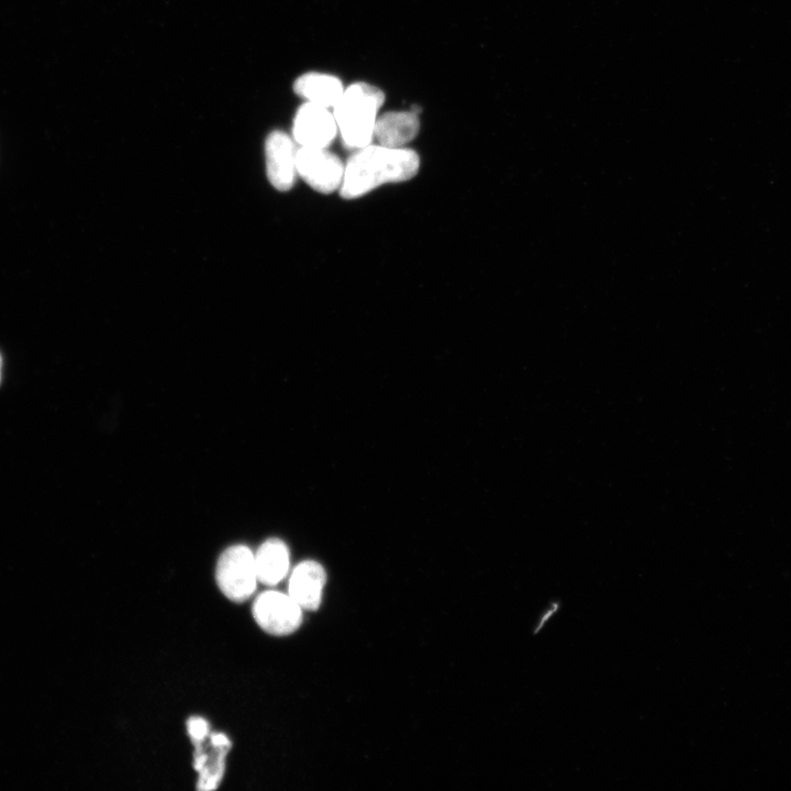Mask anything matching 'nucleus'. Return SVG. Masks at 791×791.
<instances>
[{
	"mask_svg": "<svg viewBox=\"0 0 791 791\" xmlns=\"http://www.w3.org/2000/svg\"><path fill=\"white\" fill-rule=\"evenodd\" d=\"M337 133L333 111L328 108L307 101L298 109L292 134L299 146L326 148Z\"/></svg>",
	"mask_w": 791,
	"mask_h": 791,
	"instance_id": "obj_6",
	"label": "nucleus"
},
{
	"mask_svg": "<svg viewBox=\"0 0 791 791\" xmlns=\"http://www.w3.org/2000/svg\"><path fill=\"white\" fill-rule=\"evenodd\" d=\"M1 370H2V356L0 354V382H1Z\"/></svg>",
	"mask_w": 791,
	"mask_h": 791,
	"instance_id": "obj_13",
	"label": "nucleus"
},
{
	"mask_svg": "<svg viewBox=\"0 0 791 791\" xmlns=\"http://www.w3.org/2000/svg\"><path fill=\"white\" fill-rule=\"evenodd\" d=\"M187 729L191 740L197 745L201 744L209 734L208 722L199 716H192L187 721Z\"/></svg>",
	"mask_w": 791,
	"mask_h": 791,
	"instance_id": "obj_12",
	"label": "nucleus"
},
{
	"mask_svg": "<svg viewBox=\"0 0 791 791\" xmlns=\"http://www.w3.org/2000/svg\"><path fill=\"white\" fill-rule=\"evenodd\" d=\"M345 165L326 148L302 147L297 151V172L314 190L331 193L339 189Z\"/></svg>",
	"mask_w": 791,
	"mask_h": 791,
	"instance_id": "obj_5",
	"label": "nucleus"
},
{
	"mask_svg": "<svg viewBox=\"0 0 791 791\" xmlns=\"http://www.w3.org/2000/svg\"><path fill=\"white\" fill-rule=\"evenodd\" d=\"M215 580L229 600L241 603L249 599L258 582L253 552L245 545L226 548L218 560Z\"/></svg>",
	"mask_w": 791,
	"mask_h": 791,
	"instance_id": "obj_3",
	"label": "nucleus"
},
{
	"mask_svg": "<svg viewBox=\"0 0 791 791\" xmlns=\"http://www.w3.org/2000/svg\"><path fill=\"white\" fill-rule=\"evenodd\" d=\"M420 120L412 111H390L378 116L374 131L377 144L388 147H404L419 133Z\"/></svg>",
	"mask_w": 791,
	"mask_h": 791,
	"instance_id": "obj_9",
	"label": "nucleus"
},
{
	"mask_svg": "<svg viewBox=\"0 0 791 791\" xmlns=\"http://www.w3.org/2000/svg\"><path fill=\"white\" fill-rule=\"evenodd\" d=\"M293 89L308 102L333 109L345 88L342 81L333 75L307 73L297 78Z\"/></svg>",
	"mask_w": 791,
	"mask_h": 791,
	"instance_id": "obj_11",
	"label": "nucleus"
},
{
	"mask_svg": "<svg viewBox=\"0 0 791 791\" xmlns=\"http://www.w3.org/2000/svg\"><path fill=\"white\" fill-rule=\"evenodd\" d=\"M419 167L420 158L413 149L371 143L357 149L345 164L341 196L355 199L381 185L406 181Z\"/></svg>",
	"mask_w": 791,
	"mask_h": 791,
	"instance_id": "obj_1",
	"label": "nucleus"
},
{
	"mask_svg": "<svg viewBox=\"0 0 791 791\" xmlns=\"http://www.w3.org/2000/svg\"><path fill=\"white\" fill-rule=\"evenodd\" d=\"M325 581V571L319 562L302 561L290 576L288 594L302 610L314 611L320 606Z\"/></svg>",
	"mask_w": 791,
	"mask_h": 791,
	"instance_id": "obj_8",
	"label": "nucleus"
},
{
	"mask_svg": "<svg viewBox=\"0 0 791 791\" xmlns=\"http://www.w3.org/2000/svg\"><path fill=\"white\" fill-rule=\"evenodd\" d=\"M255 557L257 579L266 586H275L289 570V550L279 538H269L260 545Z\"/></svg>",
	"mask_w": 791,
	"mask_h": 791,
	"instance_id": "obj_10",
	"label": "nucleus"
},
{
	"mask_svg": "<svg viewBox=\"0 0 791 791\" xmlns=\"http://www.w3.org/2000/svg\"><path fill=\"white\" fill-rule=\"evenodd\" d=\"M297 151L294 140L282 131H272L266 138V172L270 185L279 191H288L294 185Z\"/></svg>",
	"mask_w": 791,
	"mask_h": 791,
	"instance_id": "obj_7",
	"label": "nucleus"
},
{
	"mask_svg": "<svg viewBox=\"0 0 791 791\" xmlns=\"http://www.w3.org/2000/svg\"><path fill=\"white\" fill-rule=\"evenodd\" d=\"M253 615L265 632L277 636L293 633L302 622L299 604L289 594L275 590H267L256 598Z\"/></svg>",
	"mask_w": 791,
	"mask_h": 791,
	"instance_id": "obj_4",
	"label": "nucleus"
},
{
	"mask_svg": "<svg viewBox=\"0 0 791 791\" xmlns=\"http://www.w3.org/2000/svg\"><path fill=\"white\" fill-rule=\"evenodd\" d=\"M383 101V92L367 82H355L344 89L333 107V114L342 142L347 148L357 151L371 144L378 111Z\"/></svg>",
	"mask_w": 791,
	"mask_h": 791,
	"instance_id": "obj_2",
	"label": "nucleus"
}]
</instances>
